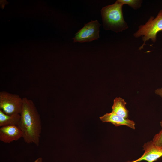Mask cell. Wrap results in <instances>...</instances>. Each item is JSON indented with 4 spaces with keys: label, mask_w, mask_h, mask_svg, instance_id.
<instances>
[{
    "label": "cell",
    "mask_w": 162,
    "mask_h": 162,
    "mask_svg": "<svg viewBox=\"0 0 162 162\" xmlns=\"http://www.w3.org/2000/svg\"><path fill=\"white\" fill-rule=\"evenodd\" d=\"M155 93L160 96L162 98V88L156 90H155Z\"/></svg>",
    "instance_id": "obj_13"
},
{
    "label": "cell",
    "mask_w": 162,
    "mask_h": 162,
    "mask_svg": "<svg viewBox=\"0 0 162 162\" xmlns=\"http://www.w3.org/2000/svg\"><path fill=\"white\" fill-rule=\"evenodd\" d=\"M123 4H127L134 9L140 8L141 6L142 0H120Z\"/></svg>",
    "instance_id": "obj_11"
},
{
    "label": "cell",
    "mask_w": 162,
    "mask_h": 162,
    "mask_svg": "<svg viewBox=\"0 0 162 162\" xmlns=\"http://www.w3.org/2000/svg\"><path fill=\"white\" fill-rule=\"evenodd\" d=\"M103 122H110L116 126L125 125L130 128L135 129V123L133 120L125 118L112 112L106 113L100 117Z\"/></svg>",
    "instance_id": "obj_8"
},
{
    "label": "cell",
    "mask_w": 162,
    "mask_h": 162,
    "mask_svg": "<svg viewBox=\"0 0 162 162\" xmlns=\"http://www.w3.org/2000/svg\"><path fill=\"white\" fill-rule=\"evenodd\" d=\"M126 104L122 98H116L114 100L112 112L125 118L128 119L129 111L126 107Z\"/></svg>",
    "instance_id": "obj_9"
},
{
    "label": "cell",
    "mask_w": 162,
    "mask_h": 162,
    "mask_svg": "<svg viewBox=\"0 0 162 162\" xmlns=\"http://www.w3.org/2000/svg\"><path fill=\"white\" fill-rule=\"evenodd\" d=\"M20 128L17 125L6 126L0 127V140L4 143H10L17 141L22 137Z\"/></svg>",
    "instance_id": "obj_7"
},
{
    "label": "cell",
    "mask_w": 162,
    "mask_h": 162,
    "mask_svg": "<svg viewBox=\"0 0 162 162\" xmlns=\"http://www.w3.org/2000/svg\"><path fill=\"white\" fill-rule=\"evenodd\" d=\"M20 119V114L14 113L8 115L0 109V127L10 125L17 126Z\"/></svg>",
    "instance_id": "obj_10"
},
{
    "label": "cell",
    "mask_w": 162,
    "mask_h": 162,
    "mask_svg": "<svg viewBox=\"0 0 162 162\" xmlns=\"http://www.w3.org/2000/svg\"><path fill=\"white\" fill-rule=\"evenodd\" d=\"M23 100L16 94L2 91L0 92V109L5 114H20L22 109Z\"/></svg>",
    "instance_id": "obj_4"
},
{
    "label": "cell",
    "mask_w": 162,
    "mask_h": 162,
    "mask_svg": "<svg viewBox=\"0 0 162 162\" xmlns=\"http://www.w3.org/2000/svg\"><path fill=\"white\" fill-rule=\"evenodd\" d=\"M152 141L155 146L162 148V129L155 135Z\"/></svg>",
    "instance_id": "obj_12"
},
{
    "label": "cell",
    "mask_w": 162,
    "mask_h": 162,
    "mask_svg": "<svg viewBox=\"0 0 162 162\" xmlns=\"http://www.w3.org/2000/svg\"><path fill=\"white\" fill-rule=\"evenodd\" d=\"M160 125L162 127V120H161L160 122Z\"/></svg>",
    "instance_id": "obj_14"
},
{
    "label": "cell",
    "mask_w": 162,
    "mask_h": 162,
    "mask_svg": "<svg viewBox=\"0 0 162 162\" xmlns=\"http://www.w3.org/2000/svg\"><path fill=\"white\" fill-rule=\"evenodd\" d=\"M22 100L20 119L17 126L22 132L25 142L38 146L42 129L40 115L32 100L26 97Z\"/></svg>",
    "instance_id": "obj_1"
},
{
    "label": "cell",
    "mask_w": 162,
    "mask_h": 162,
    "mask_svg": "<svg viewBox=\"0 0 162 162\" xmlns=\"http://www.w3.org/2000/svg\"><path fill=\"white\" fill-rule=\"evenodd\" d=\"M124 5L120 0L113 4L106 6L101 10L104 28L118 33L128 28L124 20L122 12Z\"/></svg>",
    "instance_id": "obj_2"
},
{
    "label": "cell",
    "mask_w": 162,
    "mask_h": 162,
    "mask_svg": "<svg viewBox=\"0 0 162 162\" xmlns=\"http://www.w3.org/2000/svg\"><path fill=\"white\" fill-rule=\"evenodd\" d=\"M101 24L98 20H92L78 31L73 38L74 42H89L99 38L100 27Z\"/></svg>",
    "instance_id": "obj_5"
},
{
    "label": "cell",
    "mask_w": 162,
    "mask_h": 162,
    "mask_svg": "<svg viewBox=\"0 0 162 162\" xmlns=\"http://www.w3.org/2000/svg\"><path fill=\"white\" fill-rule=\"evenodd\" d=\"M143 147L145 152L140 157L136 160L126 162H139L143 160L148 162H154L162 157V148L155 146L152 141L145 143Z\"/></svg>",
    "instance_id": "obj_6"
},
{
    "label": "cell",
    "mask_w": 162,
    "mask_h": 162,
    "mask_svg": "<svg viewBox=\"0 0 162 162\" xmlns=\"http://www.w3.org/2000/svg\"><path fill=\"white\" fill-rule=\"evenodd\" d=\"M138 28L134 36L136 38L142 36L143 43L139 48L141 50L146 45V42L149 39L155 42L157 34L162 31V9L160 10L155 18L151 16L145 24L140 26Z\"/></svg>",
    "instance_id": "obj_3"
}]
</instances>
